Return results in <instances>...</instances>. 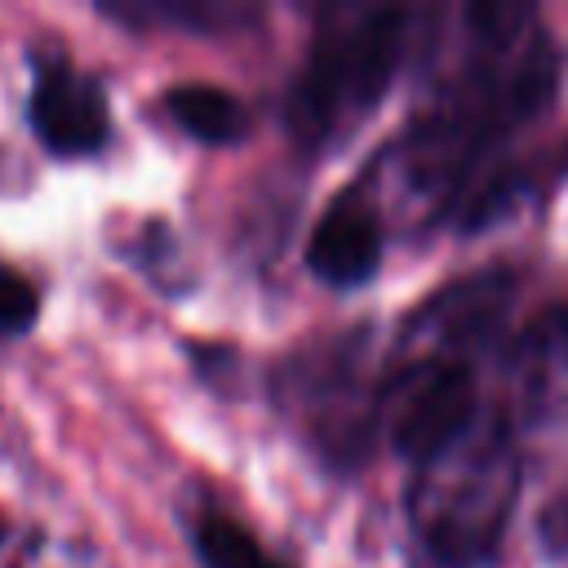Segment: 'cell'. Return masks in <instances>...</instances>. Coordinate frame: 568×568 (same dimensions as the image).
I'll use <instances>...</instances> for the list:
<instances>
[{
    "label": "cell",
    "mask_w": 568,
    "mask_h": 568,
    "mask_svg": "<svg viewBox=\"0 0 568 568\" xmlns=\"http://www.w3.org/2000/svg\"><path fill=\"white\" fill-rule=\"evenodd\" d=\"M537 537H541V546H546L550 559H568V493H559L555 501L541 506Z\"/></svg>",
    "instance_id": "7c38bea8"
},
{
    "label": "cell",
    "mask_w": 568,
    "mask_h": 568,
    "mask_svg": "<svg viewBox=\"0 0 568 568\" xmlns=\"http://www.w3.org/2000/svg\"><path fill=\"white\" fill-rule=\"evenodd\" d=\"M351 342L342 351H328L302 373V417L315 430V444L337 457L342 466L351 457H364L368 430L377 422V395H364L359 373L351 364Z\"/></svg>",
    "instance_id": "5b68a950"
},
{
    "label": "cell",
    "mask_w": 568,
    "mask_h": 568,
    "mask_svg": "<svg viewBox=\"0 0 568 568\" xmlns=\"http://www.w3.org/2000/svg\"><path fill=\"white\" fill-rule=\"evenodd\" d=\"M462 27L466 44L399 138L395 169L430 217L484 226L519 191L497 155L555 102L559 53L528 4H470Z\"/></svg>",
    "instance_id": "6da1fadb"
},
{
    "label": "cell",
    "mask_w": 568,
    "mask_h": 568,
    "mask_svg": "<svg viewBox=\"0 0 568 568\" xmlns=\"http://www.w3.org/2000/svg\"><path fill=\"white\" fill-rule=\"evenodd\" d=\"M0 537H4V532H0Z\"/></svg>",
    "instance_id": "4fadbf2b"
},
{
    "label": "cell",
    "mask_w": 568,
    "mask_h": 568,
    "mask_svg": "<svg viewBox=\"0 0 568 568\" xmlns=\"http://www.w3.org/2000/svg\"><path fill=\"white\" fill-rule=\"evenodd\" d=\"M102 13L115 22H133V27L160 22V27L204 31V36L235 31L257 18V9L235 4V0H129V4H102Z\"/></svg>",
    "instance_id": "9c48e42d"
},
{
    "label": "cell",
    "mask_w": 568,
    "mask_h": 568,
    "mask_svg": "<svg viewBox=\"0 0 568 568\" xmlns=\"http://www.w3.org/2000/svg\"><path fill=\"white\" fill-rule=\"evenodd\" d=\"M426 22L417 4H328L284 102L293 142L306 151L346 142L382 106Z\"/></svg>",
    "instance_id": "7a4b0ae2"
},
{
    "label": "cell",
    "mask_w": 568,
    "mask_h": 568,
    "mask_svg": "<svg viewBox=\"0 0 568 568\" xmlns=\"http://www.w3.org/2000/svg\"><path fill=\"white\" fill-rule=\"evenodd\" d=\"M164 111L173 115V124L182 133H191L195 142H209V146H231L248 133L244 102L217 84H173L164 93Z\"/></svg>",
    "instance_id": "ba28073f"
},
{
    "label": "cell",
    "mask_w": 568,
    "mask_h": 568,
    "mask_svg": "<svg viewBox=\"0 0 568 568\" xmlns=\"http://www.w3.org/2000/svg\"><path fill=\"white\" fill-rule=\"evenodd\" d=\"M510 368L528 417H546L568 399V302L546 306L515 342Z\"/></svg>",
    "instance_id": "52a82bcc"
},
{
    "label": "cell",
    "mask_w": 568,
    "mask_h": 568,
    "mask_svg": "<svg viewBox=\"0 0 568 568\" xmlns=\"http://www.w3.org/2000/svg\"><path fill=\"white\" fill-rule=\"evenodd\" d=\"M519 479L524 466L510 422L479 417L457 448L413 479L408 515L426 555L439 568H484L506 537Z\"/></svg>",
    "instance_id": "3957f363"
},
{
    "label": "cell",
    "mask_w": 568,
    "mask_h": 568,
    "mask_svg": "<svg viewBox=\"0 0 568 568\" xmlns=\"http://www.w3.org/2000/svg\"><path fill=\"white\" fill-rule=\"evenodd\" d=\"M191 546H195L204 568H288L240 519H231L222 510H204L191 524Z\"/></svg>",
    "instance_id": "30bf717a"
},
{
    "label": "cell",
    "mask_w": 568,
    "mask_h": 568,
    "mask_svg": "<svg viewBox=\"0 0 568 568\" xmlns=\"http://www.w3.org/2000/svg\"><path fill=\"white\" fill-rule=\"evenodd\" d=\"M27 120H31L36 138L44 142V151H53L62 160L93 155L111 138V111H106L102 84L62 58L40 62L31 102H27Z\"/></svg>",
    "instance_id": "277c9868"
},
{
    "label": "cell",
    "mask_w": 568,
    "mask_h": 568,
    "mask_svg": "<svg viewBox=\"0 0 568 568\" xmlns=\"http://www.w3.org/2000/svg\"><path fill=\"white\" fill-rule=\"evenodd\" d=\"M382 253H386V226L368 204L364 186H351L320 213L306 244V266L333 288H359L377 275Z\"/></svg>",
    "instance_id": "8992f818"
},
{
    "label": "cell",
    "mask_w": 568,
    "mask_h": 568,
    "mask_svg": "<svg viewBox=\"0 0 568 568\" xmlns=\"http://www.w3.org/2000/svg\"><path fill=\"white\" fill-rule=\"evenodd\" d=\"M36 315H40V297H36L31 280L0 262V342L27 333L36 324Z\"/></svg>",
    "instance_id": "8fae6325"
}]
</instances>
